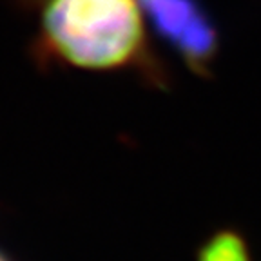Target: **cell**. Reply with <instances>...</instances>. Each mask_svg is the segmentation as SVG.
I'll use <instances>...</instances> for the list:
<instances>
[{"instance_id": "277c9868", "label": "cell", "mask_w": 261, "mask_h": 261, "mask_svg": "<svg viewBox=\"0 0 261 261\" xmlns=\"http://www.w3.org/2000/svg\"><path fill=\"white\" fill-rule=\"evenodd\" d=\"M0 261H4V259H2V257H0Z\"/></svg>"}, {"instance_id": "6da1fadb", "label": "cell", "mask_w": 261, "mask_h": 261, "mask_svg": "<svg viewBox=\"0 0 261 261\" xmlns=\"http://www.w3.org/2000/svg\"><path fill=\"white\" fill-rule=\"evenodd\" d=\"M38 13L42 55L91 71L140 67L162 76L140 0H24Z\"/></svg>"}, {"instance_id": "3957f363", "label": "cell", "mask_w": 261, "mask_h": 261, "mask_svg": "<svg viewBox=\"0 0 261 261\" xmlns=\"http://www.w3.org/2000/svg\"><path fill=\"white\" fill-rule=\"evenodd\" d=\"M196 261H252V254L243 234L221 228L203 241Z\"/></svg>"}, {"instance_id": "7a4b0ae2", "label": "cell", "mask_w": 261, "mask_h": 261, "mask_svg": "<svg viewBox=\"0 0 261 261\" xmlns=\"http://www.w3.org/2000/svg\"><path fill=\"white\" fill-rule=\"evenodd\" d=\"M158 37L174 47L196 74H208L218 58V25L203 0H140Z\"/></svg>"}]
</instances>
